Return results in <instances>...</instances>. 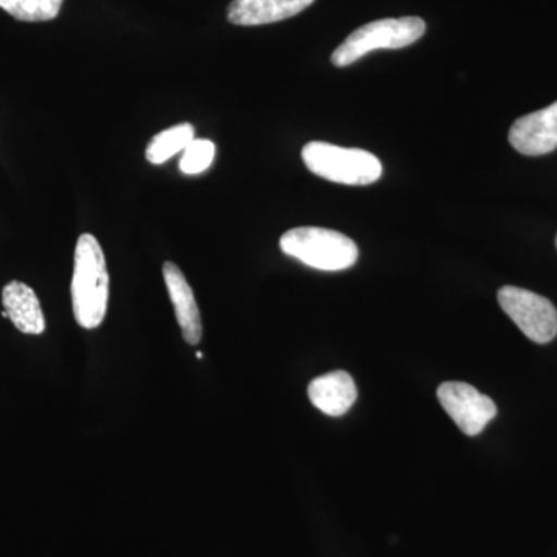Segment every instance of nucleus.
Masks as SVG:
<instances>
[{
  "label": "nucleus",
  "instance_id": "4468645a",
  "mask_svg": "<svg viewBox=\"0 0 557 557\" xmlns=\"http://www.w3.org/2000/svg\"><path fill=\"white\" fill-rule=\"evenodd\" d=\"M215 157L214 143L209 139H196L189 143L188 148L183 150L180 159V171L186 175L201 174L211 168Z\"/></svg>",
  "mask_w": 557,
  "mask_h": 557
},
{
  "label": "nucleus",
  "instance_id": "423d86ee",
  "mask_svg": "<svg viewBox=\"0 0 557 557\" xmlns=\"http://www.w3.org/2000/svg\"><path fill=\"white\" fill-rule=\"evenodd\" d=\"M437 397L442 408L469 437L479 435L497 416V406L493 399L461 381L440 384Z\"/></svg>",
  "mask_w": 557,
  "mask_h": 557
},
{
  "label": "nucleus",
  "instance_id": "ddd939ff",
  "mask_svg": "<svg viewBox=\"0 0 557 557\" xmlns=\"http://www.w3.org/2000/svg\"><path fill=\"white\" fill-rule=\"evenodd\" d=\"M64 0H0V9L22 22H46L60 14Z\"/></svg>",
  "mask_w": 557,
  "mask_h": 557
},
{
  "label": "nucleus",
  "instance_id": "9d476101",
  "mask_svg": "<svg viewBox=\"0 0 557 557\" xmlns=\"http://www.w3.org/2000/svg\"><path fill=\"white\" fill-rule=\"evenodd\" d=\"M309 397L314 408L325 416L341 417L357 401L355 381L344 370H335L319 376L309 384Z\"/></svg>",
  "mask_w": 557,
  "mask_h": 557
},
{
  "label": "nucleus",
  "instance_id": "7ed1b4c3",
  "mask_svg": "<svg viewBox=\"0 0 557 557\" xmlns=\"http://www.w3.org/2000/svg\"><path fill=\"white\" fill-rule=\"evenodd\" d=\"M302 160L311 174L341 185H372L383 175L381 161L368 150L339 148L324 141L304 146Z\"/></svg>",
  "mask_w": 557,
  "mask_h": 557
},
{
  "label": "nucleus",
  "instance_id": "20e7f679",
  "mask_svg": "<svg viewBox=\"0 0 557 557\" xmlns=\"http://www.w3.org/2000/svg\"><path fill=\"white\" fill-rule=\"evenodd\" d=\"M424 33H426V24L421 17L409 16L370 22L347 36L338 49L333 51V65L347 67L370 51L405 49L423 38Z\"/></svg>",
  "mask_w": 557,
  "mask_h": 557
},
{
  "label": "nucleus",
  "instance_id": "f257e3e1",
  "mask_svg": "<svg viewBox=\"0 0 557 557\" xmlns=\"http://www.w3.org/2000/svg\"><path fill=\"white\" fill-rule=\"evenodd\" d=\"M109 271L100 242L81 234L76 242L72 277V306L83 329L100 327L108 313Z\"/></svg>",
  "mask_w": 557,
  "mask_h": 557
},
{
  "label": "nucleus",
  "instance_id": "39448f33",
  "mask_svg": "<svg viewBox=\"0 0 557 557\" xmlns=\"http://www.w3.org/2000/svg\"><path fill=\"white\" fill-rule=\"evenodd\" d=\"M497 299L528 339L548 344L556 338L557 310L552 300L512 285L498 289Z\"/></svg>",
  "mask_w": 557,
  "mask_h": 557
},
{
  "label": "nucleus",
  "instance_id": "f8f14e48",
  "mask_svg": "<svg viewBox=\"0 0 557 557\" xmlns=\"http://www.w3.org/2000/svg\"><path fill=\"white\" fill-rule=\"evenodd\" d=\"M196 138V129L193 124L182 123L157 134L150 139L146 148V159L152 164L166 163L171 157L188 148V145Z\"/></svg>",
  "mask_w": 557,
  "mask_h": 557
},
{
  "label": "nucleus",
  "instance_id": "f03ea898",
  "mask_svg": "<svg viewBox=\"0 0 557 557\" xmlns=\"http://www.w3.org/2000/svg\"><path fill=\"white\" fill-rule=\"evenodd\" d=\"M281 249L289 258L321 271L350 269L359 256L357 244L350 237L318 226H300L287 231L281 237Z\"/></svg>",
  "mask_w": 557,
  "mask_h": 557
},
{
  "label": "nucleus",
  "instance_id": "0eeeda50",
  "mask_svg": "<svg viewBox=\"0 0 557 557\" xmlns=\"http://www.w3.org/2000/svg\"><path fill=\"white\" fill-rule=\"evenodd\" d=\"M508 138L512 148L528 157L545 156L557 149V101L516 121Z\"/></svg>",
  "mask_w": 557,
  "mask_h": 557
},
{
  "label": "nucleus",
  "instance_id": "6e6552de",
  "mask_svg": "<svg viewBox=\"0 0 557 557\" xmlns=\"http://www.w3.org/2000/svg\"><path fill=\"white\" fill-rule=\"evenodd\" d=\"M163 277L172 306L175 309V318H177L180 329H182L183 339L189 346H197L201 341V335H203V327H201L200 310L193 288L186 281L185 274L175 263H164Z\"/></svg>",
  "mask_w": 557,
  "mask_h": 557
},
{
  "label": "nucleus",
  "instance_id": "2eb2a0df",
  "mask_svg": "<svg viewBox=\"0 0 557 557\" xmlns=\"http://www.w3.org/2000/svg\"><path fill=\"white\" fill-rule=\"evenodd\" d=\"M556 245H557V239H556Z\"/></svg>",
  "mask_w": 557,
  "mask_h": 557
},
{
  "label": "nucleus",
  "instance_id": "1a4fd4ad",
  "mask_svg": "<svg viewBox=\"0 0 557 557\" xmlns=\"http://www.w3.org/2000/svg\"><path fill=\"white\" fill-rule=\"evenodd\" d=\"M314 0H233L228 21L242 27L274 24L289 20L310 7Z\"/></svg>",
  "mask_w": 557,
  "mask_h": 557
},
{
  "label": "nucleus",
  "instance_id": "9b49d317",
  "mask_svg": "<svg viewBox=\"0 0 557 557\" xmlns=\"http://www.w3.org/2000/svg\"><path fill=\"white\" fill-rule=\"evenodd\" d=\"M3 311L14 327L25 335H40L46 330V318L35 289L24 282L13 281L2 289Z\"/></svg>",
  "mask_w": 557,
  "mask_h": 557
}]
</instances>
